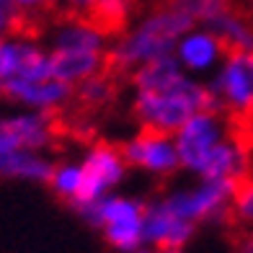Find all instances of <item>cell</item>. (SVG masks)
<instances>
[{
	"label": "cell",
	"mask_w": 253,
	"mask_h": 253,
	"mask_svg": "<svg viewBox=\"0 0 253 253\" xmlns=\"http://www.w3.org/2000/svg\"><path fill=\"white\" fill-rule=\"evenodd\" d=\"M204 109H217L210 85L183 73L173 57L132 73V117L142 129L176 134L178 126Z\"/></svg>",
	"instance_id": "6da1fadb"
},
{
	"label": "cell",
	"mask_w": 253,
	"mask_h": 253,
	"mask_svg": "<svg viewBox=\"0 0 253 253\" xmlns=\"http://www.w3.org/2000/svg\"><path fill=\"white\" fill-rule=\"evenodd\" d=\"M194 18L183 8H178L173 0L160 3L150 10H145L137 18H132L109 47V65L119 73H134L140 67L173 57L178 39L194 29Z\"/></svg>",
	"instance_id": "7a4b0ae2"
},
{
	"label": "cell",
	"mask_w": 253,
	"mask_h": 253,
	"mask_svg": "<svg viewBox=\"0 0 253 253\" xmlns=\"http://www.w3.org/2000/svg\"><path fill=\"white\" fill-rule=\"evenodd\" d=\"M145 207L147 202H140L137 197L111 191L80 207L78 212L90 227L98 230L114 251L132 253L145 246Z\"/></svg>",
	"instance_id": "3957f363"
},
{
	"label": "cell",
	"mask_w": 253,
	"mask_h": 253,
	"mask_svg": "<svg viewBox=\"0 0 253 253\" xmlns=\"http://www.w3.org/2000/svg\"><path fill=\"white\" fill-rule=\"evenodd\" d=\"M238 183L230 181H214V178H194L191 183L173 186L166 191L163 199L176 214L191 225H220L230 220L233 212V199H235Z\"/></svg>",
	"instance_id": "277c9868"
},
{
	"label": "cell",
	"mask_w": 253,
	"mask_h": 253,
	"mask_svg": "<svg viewBox=\"0 0 253 253\" xmlns=\"http://www.w3.org/2000/svg\"><path fill=\"white\" fill-rule=\"evenodd\" d=\"M233 134L227 114L220 109H204L176 129V150L181 160V170H186L189 176L197 178L217 147H220L227 137Z\"/></svg>",
	"instance_id": "5b68a950"
},
{
	"label": "cell",
	"mask_w": 253,
	"mask_h": 253,
	"mask_svg": "<svg viewBox=\"0 0 253 253\" xmlns=\"http://www.w3.org/2000/svg\"><path fill=\"white\" fill-rule=\"evenodd\" d=\"M214 106L227 117H253V52H227L207 80Z\"/></svg>",
	"instance_id": "8992f818"
},
{
	"label": "cell",
	"mask_w": 253,
	"mask_h": 253,
	"mask_svg": "<svg viewBox=\"0 0 253 253\" xmlns=\"http://www.w3.org/2000/svg\"><path fill=\"white\" fill-rule=\"evenodd\" d=\"M54 140H57V122L49 114L31 109L0 114V155L16 150L49 153Z\"/></svg>",
	"instance_id": "52a82bcc"
},
{
	"label": "cell",
	"mask_w": 253,
	"mask_h": 253,
	"mask_svg": "<svg viewBox=\"0 0 253 253\" xmlns=\"http://www.w3.org/2000/svg\"><path fill=\"white\" fill-rule=\"evenodd\" d=\"M122 155H124L129 168L142 170V173L153 176V178H170L173 173L181 170L173 134L140 129L137 134L124 140Z\"/></svg>",
	"instance_id": "ba28073f"
},
{
	"label": "cell",
	"mask_w": 253,
	"mask_h": 253,
	"mask_svg": "<svg viewBox=\"0 0 253 253\" xmlns=\"http://www.w3.org/2000/svg\"><path fill=\"white\" fill-rule=\"evenodd\" d=\"M52 78L49 49L42 42L16 34L0 42V80L13 83V80H37Z\"/></svg>",
	"instance_id": "9c48e42d"
},
{
	"label": "cell",
	"mask_w": 253,
	"mask_h": 253,
	"mask_svg": "<svg viewBox=\"0 0 253 253\" xmlns=\"http://www.w3.org/2000/svg\"><path fill=\"white\" fill-rule=\"evenodd\" d=\"M80 163L85 168V199L80 207L117 191L126 178V170H129V166H126V160L122 155V147H114L109 142L90 145L83 153V158H80Z\"/></svg>",
	"instance_id": "30bf717a"
},
{
	"label": "cell",
	"mask_w": 253,
	"mask_h": 253,
	"mask_svg": "<svg viewBox=\"0 0 253 253\" xmlns=\"http://www.w3.org/2000/svg\"><path fill=\"white\" fill-rule=\"evenodd\" d=\"M227 54V47L220 42V37L210 29L197 24L194 29H189L176 44L173 60L183 67V73H189L197 80H210L212 73L222 65Z\"/></svg>",
	"instance_id": "8fae6325"
},
{
	"label": "cell",
	"mask_w": 253,
	"mask_h": 253,
	"mask_svg": "<svg viewBox=\"0 0 253 253\" xmlns=\"http://www.w3.org/2000/svg\"><path fill=\"white\" fill-rule=\"evenodd\" d=\"M3 96L16 103L18 109H31L42 114H60L75 98V88L57 78H37V80H13L3 85Z\"/></svg>",
	"instance_id": "7c38bea8"
},
{
	"label": "cell",
	"mask_w": 253,
	"mask_h": 253,
	"mask_svg": "<svg viewBox=\"0 0 253 253\" xmlns=\"http://www.w3.org/2000/svg\"><path fill=\"white\" fill-rule=\"evenodd\" d=\"M197 235V225L176 214L163 199H153L145 207V246L153 251H183Z\"/></svg>",
	"instance_id": "4fadbf2b"
},
{
	"label": "cell",
	"mask_w": 253,
	"mask_h": 253,
	"mask_svg": "<svg viewBox=\"0 0 253 253\" xmlns=\"http://www.w3.org/2000/svg\"><path fill=\"white\" fill-rule=\"evenodd\" d=\"M49 52H98L109 54L111 39L98 21L88 16H67L49 31Z\"/></svg>",
	"instance_id": "5bb4252c"
},
{
	"label": "cell",
	"mask_w": 253,
	"mask_h": 253,
	"mask_svg": "<svg viewBox=\"0 0 253 253\" xmlns=\"http://www.w3.org/2000/svg\"><path fill=\"white\" fill-rule=\"evenodd\" d=\"M54 160L49 153L39 150H16L0 155V178L24 181V183H49Z\"/></svg>",
	"instance_id": "9a60e30c"
},
{
	"label": "cell",
	"mask_w": 253,
	"mask_h": 253,
	"mask_svg": "<svg viewBox=\"0 0 253 253\" xmlns=\"http://www.w3.org/2000/svg\"><path fill=\"white\" fill-rule=\"evenodd\" d=\"M207 26L220 37L227 52H253V21L240 8H227Z\"/></svg>",
	"instance_id": "2e32d148"
},
{
	"label": "cell",
	"mask_w": 253,
	"mask_h": 253,
	"mask_svg": "<svg viewBox=\"0 0 253 253\" xmlns=\"http://www.w3.org/2000/svg\"><path fill=\"white\" fill-rule=\"evenodd\" d=\"M47 186L54 197L73 204L75 210L85 199V168L80 160H57L52 168V176Z\"/></svg>",
	"instance_id": "e0dca14e"
},
{
	"label": "cell",
	"mask_w": 253,
	"mask_h": 253,
	"mask_svg": "<svg viewBox=\"0 0 253 253\" xmlns=\"http://www.w3.org/2000/svg\"><path fill=\"white\" fill-rule=\"evenodd\" d=\"M75 98L83 103V109H90V111L106 109V106H111V101L117 98V83H114L106 73H101L96 78L83 80V83L75 88Z\"/></svg>",
	"instance_id": "ac0fdd59"
},
{
	"label": "cell",
	"mask_w": 253,
	"mask_h": 253,
	"mask_svg": "<svg viewBox=\"0 0 253 253\" xmlns=\"http://www.w3.org/2000/svg\"><path fill=\"white\" fill-rule=\"evenodd\" d=\"M230 220L243 227V233H253V170L238 183Z\"/></svg>",
	"instance_id": "d6986e66"
},
{
	"label": "cell",
	"mask_w": 253,
	"mask_h": 253,
	"mask_svg": "<svg viewBox=\"0 0 253 253\" xmlns=\"http://www.w3.org/2000/svg\"><path fill=\"white\" fill-rule=\"evenodd\" d=\"M173 3L186 10L194 18V24H202V26L214 21L220 13H225L227 8H233V0H173Z\"/></svg>",
	"instance_id": "ffe728a7"
},
{
	"label": "cell",
	"mask_w": 253,
	"mask_h": 253,
	"mask_svg": "<svg viewBox=\"0 0 253 253\" xmlns=\"http://www.w3.org/2000/svg\"><path fill=\"white\" fill-rule=\"evenodd\" d=\"M21 24H24V13L13 3H0V42L16 37Z\"/></svg>",
	"instance_id": "44dd1931"
},
{
	"label": "cell",
	"mask_w": 253,
	"mask_h": 253,
	"mask_svg": "<svg viewBox=\"0 0 253 253\" xmlns=\"http://www.w3.org/2000/svg\"><path fill=\"white\" fill-rule=\"evenodd\" d=\"M70 16H93L96 8L103 3V0H57Z\"/></svg>",
	"instance_id": "7402d4cb"
},
{
	"label": "cell",
	"mask_w": 253,
	"mask_h": 253,
	"mask_svg": "<svg viewBox=\"0 0 253 253\" xmlns=\"http://www.w3.org/2000/svg\"><path fill=\"white\" fill-rule=\"evenodd\" d=\"M54 0H13V5L21 10V13H42L47 10Z\"/></svg>",
	"instance_id": "603a6c76"
},
{
	"label": "cell",
	"mask_w": 253,
	"mask_h": 253,
	"mask_svg": "<svg viewBox=\"0 0 253 253\" xmlns=\"http://www.w3.org/2000/svg\"><path fill=\"white\" fill-rule=\"evenodd\" d=\"M235 253H253V233H243L235 246Z\"/></svg>",
	"instance_id": "cb8c5ba5"
},
{
	"label": "cell",
	"mask_w": 253,
	"mask_h": 253,
	"mask_svg": "<svg viewBox=\"0 0 253 253\" xmlns=\"http://www.w3.org/2000/svg\"><path fill=\"white\" fill-rule=\"evenodd\" d=\"M240 10H243V13L253 21V0H243V8H240Z\"/></svg>",
	"instance_id": "d4e9b609"
},
{
	"label": "cell",
	"mask_w": 253,
	"mask_h": 253,
	"mask_svg": "<svg viewBox=\"0 0 253 253\" xmlns=\"http://www.w3.org/2000/svg\"><path fill=\"white\" fill-rule=\"evenodd\" d=\"M132 253H155L150 246H142V248H137V251H132Z\"/></svg>",
	"instance_id": "484cf974"
},
{
	"label": "cell",
	"mask_w": 253,
	"mask_h": 253,
	"mask_svg": "<svg viewBox=\"0 0 253 253\" xmlns=\"http://www.w3.org/2000/svg\"><path fill=\"white\" fill-rule=\"evenodd\" d=\"M155 253H183V251H173V248H168V251H155Z\"/></svg>",
	"instance_id": "4316f807"
},
{
	"label": "cell",
	"mask_w": 253,
	"mask_h": 253,
	"mask_svg": "<svg viewBox=\"0 0 253 253\" xmlns=\"http://www.w3.org/2000/svg\"><path fill=\"white\" fill-rule=\"evenodd\" d=\"M0 98H5V96H3V80H0Z\"/></svg>",
	"instance_id": "83f0119b"
},
{
	"label": "cell",
	"mask_w": 253,
	"mask_h": 253,
	"mask_svg": "<svg viewBox=\"0 0 253 253\" xmlns=\"http://www.w3.org/2000/svg\"><path fill=\"white\" fill-rule=\"evenodd\" d=\"M0 3H13V0H0Z\"/></svg>",
	"instance_id": "f1b7e54d"
},
{
	"label": "cell",
	"mask_w": 253,
	"mask_h": 253,
	"mask_svg": "<svg viewBox=\"0 0 253 253\" xmlns=\"http://www.w3.org/2000/svg\"><path fill=\"white\" fill-rule=\"evenodd\" d=\"M251 126H253V117H251Z\"/></svg>",
	"instance_id": "f546056e"
}]
</instances>
